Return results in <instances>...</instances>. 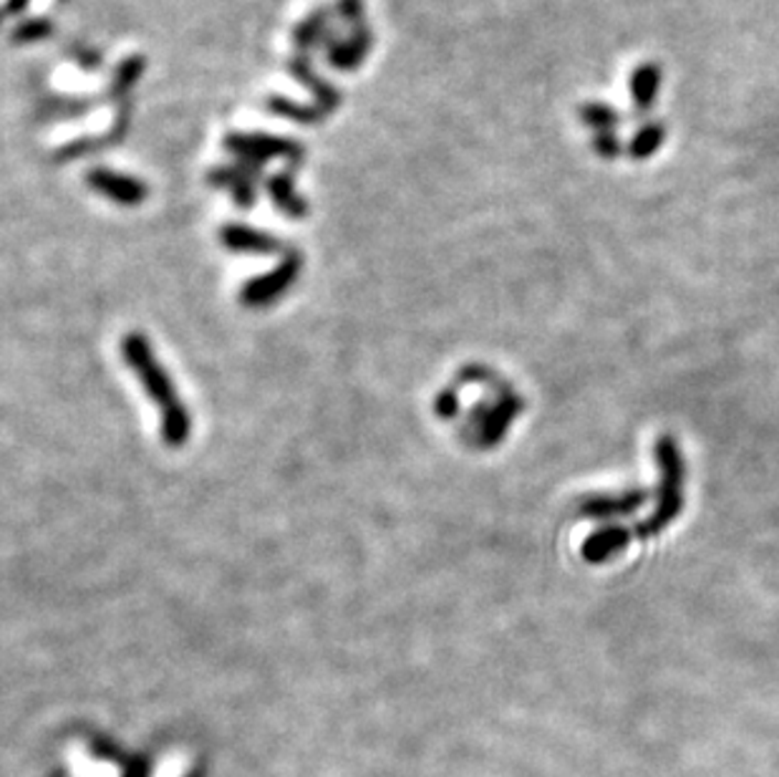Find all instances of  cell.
Here are the masks:
<instances>
[{"label": "cell", "instance_id": "cell-1", "mask_svg": "<svg viewBox=\"0 0 779 777\" xmlns=\"http://www.w3.org/2000/svg\"><path fill=\"white\" fill-rule=\"evenodd\" d=\"M124 359L127 364L135 369V374L139 376V382L147 386V394L152 396V402L162 412V437L170 447H180L190 437V417L184 404L177 400L174 386L170 382V376L164 374V369L157 364L152 349L145 336L129 333L124 339Z\"/></svg>", "mask_w": 779, "mask_h": 777}, {"label": "cell", "instance_id": "cell-2", "mask_svg": "<svg viewBox=\"0 0 779 777\" xmlns=\"http://www.w3.org/2000/svg\"><path fill=\"white\" fill-rule=\"evenodd\" d=\"M225 149L237 159H245V162H253L258 167H265L270 159H286L290 170H296L306 159L303 145L273 135H241V131H233V135L225 137Z\"/></svg>", "mask_w": 779, "mask_h": 777}, {"label": "cell", "instance_id": "cell-3", "mask_svg": "<svg viewBox=\"0 0 779 777\" xmlns=\"http://www.w3.org/2000/svg\"><path fill=\"white\" fill-rule=\"evenodd\" d=\"M300 268H303V258L294 251L286 253V258L280 260L276 270L268 273V276H260V278H253L250 283H245L241 300L250 308L270 306L273 300L286 296V290L298 280Z\"/></svg>", "mask_w": 779, "mask_h": 777}, {"label": "cell", "instance_id": "cell-4", "mask_svg": "<svg viewBox=\"0 0 779 777\" xmlns=\"http://www.w3.org/2000/svg\"><path fill=\"white\" fill-rule=\"evenodd\" d=\"M86 184L102 198L117 202L121 207H137L149 198L147 182L131 174L114 172L109 167H94L86 172Z\"/></svg>", "mask_w": 779, "mask_h": 777}, {"label": "cell", "instance_id": "cell-5", "mask_svg": "<svg viewBox=\"0 0 779 777\" xmlns=\"http://www.w3.org/2000/svg\"><path fill=\"white\" fill-rule=\"evenodd\" d=\"M659 462L663 470V480H666V492L661 494V508L657 510V515L645 525H641V535H651L653 530L666 525L681 508V459L676 455V447L671 445V439L659 441Z\"/></svg>", "mask_w": 779, "mask_h": 777}, {"label": "cell", "instance_id": "cell-6", "mask_svg": "<svg viewBox=\"0 0 779 777\" xmlns=\"http://www.w3.org/2000/svg\"><path fill=\"white\" fill-rule=\"evenodd\" d=\"M263 174V167L245 162V159H237L235 164L227 167H212L207 174V182L212 188H223L230 192L241 207H253L255 205V180Z\"/></svg>", "mask_w": 779, "mask_h": 777}, {"label": "cell", "instance_id": "cell-7", "mask_svg": "<svg viewBox=\"0 0 779 777\" xmlns=\"http://www.w3.org/2000/svg\"><path fill=\"white\" fill-rule=\"evenodd\" d=\"M371 49H374V33H371L369 23H361L353 25L351 35H346V39L333 35V39L326 43V58H329V64L335 71L351 74V71H356L369 58Z\"/></svg>", "mask_w": 779, "mask_h": 777}, {"label": "cell", "instance_id": "cell-8", "mask_svg": "<svg viewBox=\"0 0 779 777\" xmlns=\"http://www.w3.org/2000/svg\"><path fill=\"white\" fill-rule=\"evenodd\" d=\"M288 71L294 74L296 82L308 86V92H311L316 99V106L326 114V117L343 104V94L331 82H326L323 76L316 74L311 58H308L306 53H298V56L288 58Z\"/></svg>", "mask_w": 779, "mask_h": 777}, {"label": "cell", "instance_id": "cell-9", "mask_svg": "<svg viewBox=\"0 0 779 777\" xmlns=\"http://www.w3.org/2000/svg\"><path fill=\"white\" fill-rule=\"evenodd\" d=\"M220 243H223L230 253L241 255H276L280 253V243L276 237L255 230L250 225H235L230 223L220 230Z\"/></svg>", "mask_w": 779, "mask_h": 777}, {"label": "cell", "instance_id": "cell-10", "mask_svg": "<svg viewBox=\"0 0 779 777\" xmlns=\"http://www.w3.org/2000/svg\"><path fill=\"white\" fill-rule=\"evenodd\" d=\"M663 71L657 64V61H645V64H639L631 76V99H633V109L639 117L651 111L653 102H657L659 96V86H661Z\"/></svg>", "mask_w": 779, "mask_h": 777}, {"label": "cell", "instance_id": "cell-11", "mask_svg": "<svg viewBox=\"0 0 779 777\" xmlns=\"http://www.w3.org/2000/svg\"><path fill=\"white\" fill-rule=\"evenodd\" d=\"M268 194L273 200V205L278 207L280 215H286L290 220H300L308 215V202L303 194L296 192V182L290 172H278L268 180Z\"/></svg>", "mask_w": 779, "mask_h": 777}, {"label": "cell", "instance_id": "cell-12", "mask_svg": "<svg viewBox=\"0 0 779 777\" xmlns=\"http://www.w3.org/2000/svg\"><path fill=\"white\" fill-rule=\"evenodd\" d=\"M333 39L331 33V13L326 11V8H318L316 13H311L306 18L303 23L296 25L294 31V43L300 53H306L308 49L313 46H323Z\"/></svg>", "mask_w": 779, "mask_h": 777}, {"label": "cell", "instance_id": "cell-13", "mask_svg": "<svg viewBox=\"0 0 779 777\" xmlns=\"http://www.w3.org/2000/svg\"><path fill=\"white\" fill-rule=\"evenodd\" d=\"M265 109H268L273 117H282L298 124H318L326 119V114L313 104H298L288 96H268L265 99Z\"/></svg>", "mask_w": 779, "mask_h": 777}, {"label": "cell", "instance_id": "cell-14", "mask_svg": "<svg viewBox=\"0 0 779 777\" xmlns=\"http://www.w3.org/2000/svg\"><path fill=\"white\" fill-rule=\"evenodd\" d=\"M666 135H669L666 124H661V121L643 124V127L633 135L631 145H628L626 152L631 155L633 159H649L659 152L663 141H666Z\"/></svg>", "mask_w": 779, "mask_h": 777}, {"label": "cell", "instance_id": "cell-15", "mask_svg": "<svg viewBox=\"0 0 779 777\" xmlns=\"http://www.w3.org/2000/svg\"><path fill=\"white\" fill-rule=\"evenodd\" d=\"M578 119L586 124V127L596 129V135H600V131H613L618 124L623 121L616 106L600 104V102H588L578 106Z\"/></svg>", "mask_w": 779, "mask_h": 777}, {"label": "cell", "instance_id": "cell-16", "mask_svg": "<svg viewBox=\"0 0 779 777\" xmlns=\"http://www.w3.org/2000/svg\"><path fill=\"white\" fill-rule=\"evenodd\" d=\"M147 61L145 56H129L121 66H117L111 78V96L114 99H124L129 94V88L135 86L141 76H145Z\"/></svg>", "mask_w": 779, "mask_h": 777}, {"label": "cell", "instance_id": "cell-17", "mask_svg": "<svg viewBox=\"0 0 779 777\" xmlns=\"http://www.w3.org/2000/svg\"><path fill=\"white\" fill-rule=\"evenodd\" d=\"M626 543H628V535L623 530H606V533L593 535L583 551H586L588 561L598 563V561H606L608 555H613L618 547H623Z\"/></svg>", "mask_w": 779, "mask_h": 777}, {"label": "cell", "instance_id": "cell-18", "mask_svg": "<svg viewBox=\"0 0 779 777\" xmlns=\"http://www.w3.org/2000/svg\"><path fill=\"white\" fill-rule=\"evenodd\" d=\"M643 494L633 492L628 494V498H598L590 500L586 508V515L590 518H604V515H626V512H631L636 505H641Z\"/></svg>", "mask_w": 779, "mask_h": 777}, {"label": "cell", "instance_id": "cell-19", "mask_svg": "<svg viewBox=\"0 0 779 777\" xmlns=\"http://www.w3.org/2000/svg\"><path fill=\"white\" fill-rule=\"evenodd\" d=\"M53 35V23L51 18H29V21L18 23L15 31L11 33L13 43H35V41H46Z\"/></svg>", "mask_w": 779, "mask_h": 777}, {"label": "cell", "instance_id": "cell-20", "mask_svg": "<svg viewBox=\"0 0 779 777\" xmlns=\"http://www.w3.org/2000/svg\"><path fill=\"white\" fill-rule=\"evenodd\" d=\"M593 149L604 159H616L626 152L623 141L616 137V131H600V135L593 137Z\"/></svg>", "mask_w": 779, "mask_h": 777}, {"label": "cell", "instance_id": "cell-21", "mask_svg": "<svg viewBox=\"0 0 779 777\" xmlns=\"http://www.w3.org/2000/svg\"><path fill=\"white\" fill-rule=\"evenodd\" d=\"M339 15L351 25V29L353 25L366 23L364 0H339Z\"/></svg>", "mask_w": 779, "mask_h": 777}, {"label": "cell", "instance_id": "cell-22", "mask_svg": "<svg viewBox=\"0 0 779 777\" xmlns=\"http://www.w3.org/2000/svg\"><path fill=\"white\" fill-rule=\"evenodd\" d=\"M71 49H74L71 53H74L76 61H82L86 71H94L96 64H102V53L99 51L86 49V46H71Z\"/></svg>", "mask_w": 779, "mask_h": 777}, {"label": "cell", "instance_id": "cell-23", "mask_svg": "<svg viewBox=\"0 0 779 777\" xmlns=\"http://www.w3.org/2000/svg\"><path fill=\"white\" fill-rule=\"evenodd\" d=\"M31 0H8L6 3V15H18V13H23L25 8H29Z\"/></svg>", "mask_w": 779, "mask_h": 777}, {"label": "cell", "instance_id": "cell-24", "mask_svg": "<svg viewBox=\"0 0 779 777\" xmlns=\"http://www.w3.org/2000/svg\"><path fill=\"white\" fill-rule=\"evenodd\" d=\"M3 18H6V15H3V13H0V25H3Z\"/></svg>", "mask_w": 779, "mask_h": 777}]
</instances>
